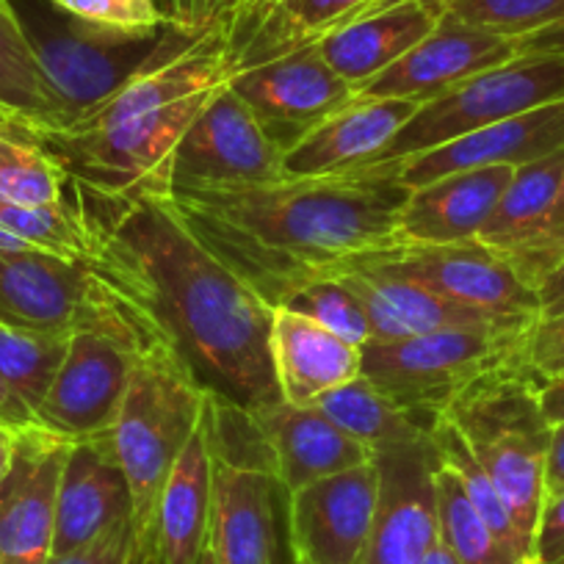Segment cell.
Instances as JSON below:
<instances>
[{"mask_svg":"<svg viewBox=\"0 0 564 564\" xmlns=\"http://www.w3.org/2000/svg\"><path fill=\"white\" fill-rule=\"evenodd\" d=\"M73 186L89 265L139 302L219 399L254 410L280 399L274 307L186 225L172 197H113Z\"/></svg>","mask_w":564,"mask_h":564,"instance_id":"1","label":"cell"},{"mask_svg":"<svg viewBox=\"0 0 564 564\" xmlns=\"http://www.w3.org/2000/svg\"><path fill=\"white\" fill-rule=\"evenodd\" d=\"M410 188L399 164L269 183H175L172 203L205 247L271 307L395 252Z\"/></svg>","mask_w":564,"mask_h":564,"instance_id":"2","label":"cell"},{"mask_svg":"<svg viewBox=\"0 0 564 564\" xmlns=\"http://www.w3.org/2000/svg\"><path fill=\"white\" fill-rule=\"evenodd\" d=\"M133 305V362L108 443L130 487L133 564H150L161 496L183 448L203 423L210 390L150 313L135 300Z\"/></svg>","mask_w":564,"mask_h":564,"instance_id":"3","label":"cell"},{"mask_svg":"<svg viewBox=\"0 0 564 564\" xmlns=\"http://www.w3.org/2000/svg\"><path fill=\"white\" fill-rule=\"evenodd\" d=\"M540 388L542 382L525 360L507 362L470 382L443 412L490 476L531 551L545 501V463L553 432L540 406Z\"/></svg>","mask_w":564,"mask_h":564,"instance_id":"4","label":"cell"},{"mask_svg":"<svg viewBox=\"0 0 564 564\" xmlns=\"http://www.w3.org/2000/svg\"><path fill=\"white\" fill-rule=\"evenodd\" d=\"M133 346V300L95 271L89 311L69 335L67 357L36 410V423L69 441L108 435L128 388Z\"/></svg>","mask_w":564,"mask_h":564,"instance_id":"5","label":"cell"},{"mask_svg":"<svg viewBox=\"0 0 564 564\" xmlns=\"http://www.w3.org/2000/svg\"><path fill=\"white\" fill-rule=\"evenodd\" d=\"M525 329H437L401 340H371L362 346L360 377L426 430H435L452 401L507 362L525 360Z\"/></svg>","mask_w":564,"mask_h":564,"instance_id":"6","label":"cell"},{"mask_svg":"<svg viewBox=\"0 0 564 564\" xmlns=\"http://www.w3.org/2000/svg\"><path fill=\"white\" fill-rule=\"evenodd\" d=\"M216 91V89H214ZM214 91L86 133H42L69 183L113 197H172L175 153Z\"/></svg>","mask_w":564,"mask_h":564,"instance_id":"7","label":"cell"},{"mask_svg":"<svg viewBox=\"0 0 564 564\" xmlns=\"http://www.w3.org/2000/svg\"><path fill=\"white\" fill-rule=\"evenodd\" d=\"M553 100H564V56H518L421 106L371 164H399Z\"/></svg>","mask_w":564,"mask_h":564,"instance_id":"8","label":"cell"},{"mask_svg":"<svg viewBox=\"0 0 564 564\" xmlns=\"http://www.w3.org/2000/svg\"><path fill=\"white\" fill-rule=\"evenodd\" d=\"M62 20H23L45 84L62 111V128L73 124L84 111L111 97L128 78H133L164 42L159 34H124L100 29L69 14Z\"/></svg>","mask_w":564,"mask_h":564,"instance_id":"9","label":"cell"},{"mask_svg":"<svg viewBox=\"0 0 564 564\" xmlns=\"http://www.w3.org/2000/svg\"><path fill=\"white\" fill-rule=\"evenodd\" d=\"M362 269L412 280L457 305L509 322L534 324L540 318L534 291L514 274L501 254L490 252L481 243L401 247L382 258H373Z\"/></svg>","mask_w":564,"mask_h":564,"instance_id":"10","label":"cell"},{"mask_svg":"<svg viewBox=\"0 0 564 564\" xmlns=\"http://www.w3.org/2000/svg\"><path fill=\"white\" fill-rule=\"evenodd\" d=\"M73 443L40 423L14 430L12 463L0 479V564L53 556L58 481Z\"/></svg>","mask_w":564,"mask_h":564,"instance_id":"11","label":"cell"},{"mask_svg":"<svg viewBox=\"0 0 564 564\" xmlns=\"http://www.w3.org/2000/svg\"><path fill=\"white\" fill-rule=\"evenodd\" d=\"M285 150L230 86L214 91L175 153V183H269ZM172 183V186H175Z\"/></svg>","mask_w":564,"mask_h":564,"instance_id":"12","label":"cell"},{"mask_svg":"<svg viewBox=\"0 0 564 564\" xmlns=\"http://www.w3.org/2000/svg\"><path fill=\"white\" fill-rule=\"evenodd\" d=\"M379 501L360 564H417L441 545L432 435L410 446L373 454Z\"/></svg>","mask_w":564,"mask_h":564,"instance_id":"13","label":"cell"},{"mask_svg":"<svg viewBox=\"0 0 564 564\" xmlns=\"http://www.w3.org/2000/svg\"><path fill=\"white\" fill-rule=\"evenodd\" d=\"M230 89L247 100L285 153L307 130L357 95L355 86L329 67L318 45H302L265 58L238 73Z\"/></svg>","mask_w":564,"mask_h":564,"instance_id":"14","label":"cell"},{"mask_svg":"<svg viewBox=\"0 0 564 564\" xmlns=\"http://www.w3.org/2000/svg\"><path fill=\"white\" fill-rule=\"evenodd\" d=\"M289 501V545L296 564H360L379 501L377 463L300 487Z\"/></svg>","mask_w":564,"mask_h":564,"instance_id":"15","label":"cell"},{"mask_svg":"<svg viewBox=\"0 0 564 564\" xmlns=\"http://www.w3.org/2000/svg\"><path fill=\"white\" fill-rule=\"evenodd\" d=\"M518 58V40L474 29L443 14L437 29L384 73L357 89L368 97H406L421 106L437 100L463 80Z\"/></svg>","mask_w":564,"mask_h":564,"instance_id":"16","label":"cell"},{"mask_svg":"<svg viewBox=\"0 0 564 564\" xmlns=\"http://www.w3.org/2000/svg\"><path fill=\"white\" fill-rule=\"evenodd\" d=\"M95 289L89 260L42 249H0V324L69 335L84 322Z\"/></svg>","mask_w":564,"mask_h":564,"instance_id":"17","label":"cell"},{"mask_svg":"<svg viewBox=\"0 0 564 564\" xmlns=\"http://www.w3.org/2000/svg\"><path fill=\"white\" fill-rule=\"evenodd\" d=\"M247 412L263 441L269 474L282 496L373 459L371 448L346 435L316 406L276 399Z\"/></svg>","mask_w":564,"mask_h":564,"instance_id":"18","label":"cell"},{"mask_svg":"<svg viewBox=\"0 0 564 564\" xmlns=\"http://www.w3.org/2000/svg\"><path fill=\"white\" fill-rule=\"evenodd\" d=\"M564 150V100L509 117L490 128L441 144L435 150L399 161V177L406 188H421L437 177L479 166H523Z\"/></svg>","mask_w":564,"mask_h":564,"instance_id":"19","label":"cell"},{"mask_svg":"<svg viewBox=\"0 0 564 564\" xmlns=\"http://www.w3.org/2000/svg\"><path fill=\"white\" fill-rule=\"evenodd\" d=\"M417 111L421 102L406 97L355 95L296 141L282 159V172L313 177L371 164Z\"/></svg>","mask_w":564,"mask_h":564,"instance_id":"20","label":"cell"},{"mask_svg":"<svg viewBox=\"0 0 564 564\" xmlns=\"http://www.w3.org/2000/svg\"><path fill=\"white\" fill-rule=\"evenodd\" d=\"M122 520H130V487L108 435L75 441L58 481L53 556L89 545Z\"/></svg>","mask_w":564,"mask_h":564,"instance_id":"21","label":"cell"},{"mask_svg":"<svg viewBox=\"0 0 564 564\" xmlns=\"http://www.w3.org/2000/svg\"><path fill=\"white\" fill-rule=\"evenodd\" d=\"M514 166H479L437 177L406 194L399 214L404 247H459L476 243L492 208L512 181Z\"/></svg>","mask_w":564,"mask_h":564,"instance_id":"22","label":"cell"},{"mask_svg":"<svg viewBox=\"0 0 564 564\" xmlns=\"http://www.w3.org/2000/svg\"><path fill=\"white\" fill-rule=\"evenodd\" d=\"M276 492L280 487L265 468L214 454L208 545L216 564H274Z\"/></svg>","mask_w":564,"mask_h":564,"instance_id":"23","label":"cell"},{"mask_svg":"<svg viewBox=\"0 0 564 564\" xmlns=\"http://www.w3.org/2000/svg\"><path fill=\"white\" fill-rule=\"evenodd\" d=\"M346 289L360 300L368 322L371 340H401L410 335L437 333V329H525L531 324L509 322L490 313L470 311L435 291L423 289L412 280L382 274L373 269H357L338 276Z\"/></svg>","mask_w":564,"mask_h":564,"instance_id":"24","label":"cell"},{"mask_svg":"<svg viewBox=\"0 0 564 564\" xmlns=\"http://www.w3.org/2000/svg\"><path fill=\"white\" fill-rule=\"evenodd\" d=\"M269 349L276 390L289 404L313 406L324 393L360 377V346L289 307H274Z\"/></svg>","mask_w":564,"mask_h":564,"instance_id":"25","label":"cell"},{"mask_svg":"<svg viewBox=\"0 0 564 564\" xmlns=\"http://www.w3.org/2000/svg\"><path fill=\"white\" fill-rule=\"evenodd\" d=\"M210 492H214V454H210L208 410H205L203 423L183 448L161 496L150 564H199L210 534Z\"/></svg>","mask_w":564,"mask_h":564,"instance_id":"26","label":"cell"},{"mask_svg":"<svg viewBox=\"0 0 564 564\" xmlns=\"http://www.w3.org/2000/svg\"><path fill=\"white\" fill-rule=\"evenodd\" d=\"M443 14L446 12L437 3H399L333 31L316 45L329 67L357 91L426 40Z\"/></svg>","mask_w":564,"mask_h":564,"instance_id":"27","label":"cell"},{"mask_svg":"<svg viewBox=\"0 0 564 564\" xmlns=\"http://www.w3.org/2000/svg\"><path fill=\"white\" fill-rule=\"evenodd\" d=\"M564 183V150L531 164L514 166L512 181L492 208L490 219L476 236L490 252L503 260L523 252L542 232Z\"/></svg>","mask_w":564,"mask_h":564,"instance_id":"28","label":"cell"},{"mask_svg":"<svg viewBox=\"0 0 564 564\" xmlns=\"http://www.w3.org/2000/svg\"><path fill=\"white\" fill-rule=\"evenodd\" d=\"M313 406L322 410L333 423H338L346 435L371 448L373 454L421 443L432 435L421 421L401 410L366 377H357L329 390Z\"/></svg>","mask_w":564,"mask_h":564,"instance_id":"29","label":"cell"},{"mask_svg":"<svg viewBox=\"0 0 564 564\" xmlns=\"http://www.w3.org/2000/svg\"><path fill=\"white\" fill-rule=\"evenodd\" d=\"M0 106L34 124L40 135L62 128V111L12 0H0Z\"/></svg>","mask_w":564,"mask_h":564,"instance_id":"30","label":"cell"},{"mask_svg":"<svg viewBox=\"0 0 564 564\" xmlns=\"http://www.w3.org/2000/svg\"><path fill=\"white\" fill-rule=\"evenodd\" d=\"M69 335L29 333L0 324V379L34 423L36 410L67 357Z\"/></svg>","mask_w":564,"mask_h":564,"instance_id":"31","label":"cell"},{"mask_svg":"<svg viewBox=\"0 0 564 564\" xmlns=\"http://www.w3.org/2000/svg\"><path fill=\"white\" fill-rule=\"evenodd\" d=\"M432 446H435L437 459H441L443 465H448V468L459 476L470 503H474L476 512L481 514V520L490 525L492 534H496L520 562L534 564V551H531L529 542L523 540V534H520L518 525H514L512 514H509L507 503L498 496L496 485H492L490 476L485 474V468H481L479 459L474 457V452H470L465 437L459 435L457 426H454L452 421L441 417V421L435 423V430H432Z\"/></svg>","mask_w":564,"mask_h":564,"instance_id":"32","label":"cell"},{"mask_svg":"<svg viewBox=\"0 0 564 564\" xmlns=\"http://www.w3.org/2000/svg\"><path fill=\"white\" fill-rule=\"evenodd\" d=\"M437 518H441V542L457 556L459 564H523L481 520L470 503L463 481L448 465L437 459Z\"/></svg>","mask_w":564,"mask_h":564,"instance_id":"33","label":"cell"},{"mask_svg":"<svg viewBox=\"0 0 564 564\" xmlns=\"http://www.w3.org/2000/svg\"><path fill=\"white\" fill-rule=\"evenodd\" d=\"M0 230L42 252L89 260V236L73 197L56 205H18L0 197Z\"/></svg>","mask_w":564,"mask_h":564,"instance_id":"34","label":"cell"},{"mask_svg":"<svg viewBox=\"0 0 564 564\" xmlns=\"http://www.w3.org/2000/svg\"><path fill=\"white\" fill-rule=\"evenodd\" d=\"M64 166L42 144L0 141V197L18 205H56L67 199Z\"/></svg>","mask_w":564,"mask_h":564,"instance_id":"35","label":"cell"},{"mask_svg":"<svg viewBox=\"0 0 564 564\" xmlns=\"http://www.w3.org/2000/svg\"><path fill=\"white\" fill-rule=\"evenodd\" d=\"M280 307H289V311L322 324L324 329H329V333L338 335L351 346L362 349L366 344H371V322H368L360 300L340 280L305 285L296 294H291Z\"/></svg>","mask_w":564,"mask_h":564,"instance_id":"36","label":"cell"},{"mask_svg":"<svg viewBox=\"0 0 564 564\" xmlns=\"http://www.w3.org/2000/svg\"><path fill=\"white\" fill-rule=\"evenodd\" d=\"M562 7L564 0H448L446 18L490 34L520 40L551 23Z\"/></svg>","mask_w":564,"mask_h":564,"instance_id":"37","label":"cell"},{"mask_svg":"<svg viewBox=\"0 0 564 564\" xmlns=\"http://www.w3.org/2000/svg\"><path fill=\"white\" fill-rule=\"evenodd\" d=\"M58 12L124 34H159L166 25L159 0H47Z\"/></svg>","mask_w":564,"mask_h":564,"instance_id":"38","label":"cell"},{"mask_svg":"<svg viewBox=\"0 0 564 564\" xmlns=\"http://www.w3.org/2000/svg\"><path fill=\"white\" fill-rule=\"evenodd\" d=\"M564 258V183L562 192H558L556 205H553L551 216H547L545 227H542L540 236L518 252L514 258H509L507 263L512 265L514 274L529 285L531 291L536 289V282Z\"/></svg>","mask_w":564,"mask_h":564,"instance_id":"39","label":"cell"},{"mask_svg":"<svg viewBox=\"0 0 564 564\" xmlns=\"http://www.w3.org/2000/svg\"><path fill=\"white\" fill-rule=\"evenodd\" d=\"M525 366L542 384L564 377V313L553 318H536L525 333Z\"/></svg>","mask_w":564,"mask_h":564,"instance_id":"40","label":"cell"},{"mask_svg":"<svg viewBox=\"0 0 564 564\" xmlns=\"http://www.w3.org/2000/svg\"><path fill=\"white\" fill-rule=\"evenodd\" d=\"M133 525L130 520H122L89 545L64 553V556H51L47 564H133Z\"/></svg>","mask_w":564,"mask_h":564,"instance_id":"41","label":"cell"},{"mask_svg":"<svg viewBox=\"0 0 564 564\" xmlns=\"http://www.w3.org/2000/svg\"><path fill=\"white\" fill-rule=\"evenodd\" d=\"M564 562V490L545 496L534 531V564Z\"/></svg>","mask_w":564,"mask_h":564,"instance_id":"42","label":"cell"},{"mask_svg":"<svg viewBox=\"0 0 564 564\" xmlns=\"http://www.w3.org/2000/svg\"><path fill=\"white\" fill-rule=\"evenodd\" d=\"M236 0H161L164 18L172 29L183 34H203L219 23Z\"/></svg>","mask_w":564,"mask_h":564,"instance_id":"43","label":"cell"},{"mask_svg":"<svg viewBox=\"0 0 564 564\" xmlns=\"http://www.w3.org/2000/svg\"><path fill=\"white\" fill-rule=\"evenodd\" d=\"M518 56H564V7L551 23L520 36Z\"/></svg>","mask_w":564,"mask_h":564,"instance_id":"44","label":"cell"},{"mask_svg":"<svg viewBox=\"0 0 564 564\" xmlns=\"http://www.w3.org/2000/svg\"><path fill=\"white\" fill-rule=\"evenodd\" d=\"M536 305H540V318H553L564 313V258L536 282Z\"/></svg>","mask_w":564,"mask_h":564,"instance_id":"45","label":"cell"},{"mask_svg":"<svg viewBox=\"0 0 564 564\" xmlns=\"http://www.w3.org/2000/svg\"><path fill=\"white\" fill-rule=\"evenodd\" d=\"M564 490V423L553 426L545 463V496Z\"/></svg>","mask_w":564,"mask_h":564,"instance_id":"46","label":"cell"},{"mask_svg":"<svg viewBox=\"0 0 564 564\" xmlns=\"http://www.w3.org/2000/svg\"><path fill=\"white\" fill-rule=\"evenodd\" d=\"M540 406L545 412L547 423L551 426H558L564 423V377L551 379L540 388Z\"/></svg>","mask_w":564,"mask_h":564,"instance_id":"47","label":"cell"},{"mask_svg":"<svg viewBox=\"0 0 564 564\" xmlns=\"http://www.w3.org/2000/svg\"><path fill=\"white\" fill-rule=\"evenodd\" d=\"M0 141H31V144H42L34 124L14 117V113L7 111L3 106H0Z\"/></svg>","mask_w":564,"mask_h":564,"instance_id":"48","label":"cell"},{"mask_svg":"<svg viewBox=\"0 0 564 564\" xmlns=\"http://www.w3.org/2000/svg\"><path fill=\"white\" fill-rule=\"evenodd\" d=\"M0 421L7 423V426H12V430H20V426H29V423H34L29 415H25L23 406L14 401V395L9 393V388L3 379H0Z\"/></svg>","mask_w":564,"mask_h":564,"instance_id":"49","label":"cell"},{"mask_svg":"<svg viewBox=\"0 0 564 564\" xmlns=\"http://www.w3.org/2000/svg\"><path fill=\"white\" fill-rule=\"evenodd\" d=\"M12 448H14V430L0 421V479L7 474L9 463H12Z\"/></svg>","mask_w":564,"mask_h":564,"instance_id":"50","label":"cell"},{"mask_svg":"<svg viewBox=\"0 0 564 564\" xmlns=\"http://www.w3.org/2000/svg\"><path fill=\"white\" fill-rule=\"evenodd\" d=\"M417 564H459V562H457V556H454V553L441 542V545L432 547V551L426 553V556H423Z\"/></svg>","mask_w":564,"mask_h":564,"instance_id":"51","label":"cell"},{"mask_svg":"<svg viewBox=\"0 0 564 564\" xmlns=\"http://www.w3.org/2000/svg\"><path fill=\"white\" fill-rule=\"evenodd\" d=\"M260 3H265V0H236V3H232V9H243V7H260Z\"/></svg>","mask_w":564,"mask_h":564,"instance_id":"52","label":"cell"},{"mask_svg":"<svg viewBox=\"0 0 564 564\" xmlns=\"http://www.w3.org/2000/svg\"><path fill=\"white\" fill-rule=\"evenodd\" d=\"M199 564H216V556H214V551H210V545H205L203 558H199Z\"/></svg>","mask_w":564,"mask_h":564,"instance_id":"53","label":"cell"},{"mask_svg":"<svg viewBox=\"0 0 564 564\" xmlns=\"http://www.w3.org/2000/svg\"><path fill=\"white\" fill-rule=\"evenodd\" d=\"M562 564H564V562H562Z\"/></svg>","mask_w":564,"mask_h":564,"instance_id":"54","label":"cell"}]
</instances>
